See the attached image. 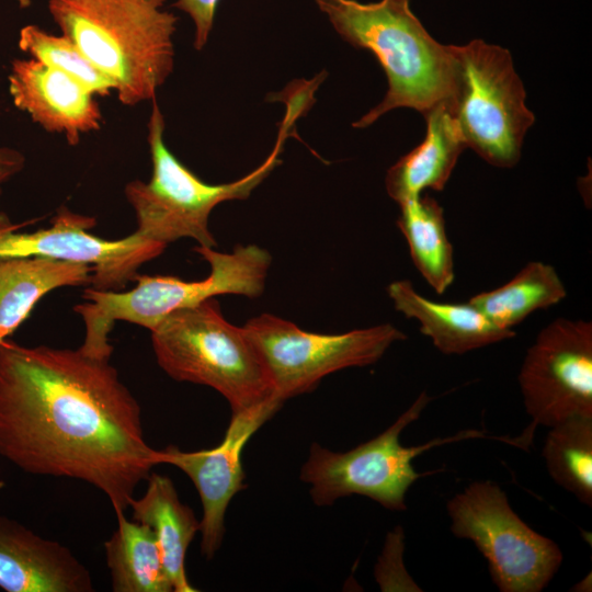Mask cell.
<instances>
[{
  "instance_id": "cell-14",
  "label": "cell",
  "mask_w": 592,
  "mask_h": 592,
  "mask_svg": "<svg viewBox=\"0 0 592 592\" xmlns=\"http://www.w3.org/2000/svg\"><path fill=\"white\" fill-rule=\"evenodd\" d=\"M8 80L14 105L47 132L64 134L70 145L100 129L94 94L69 75L34 58L14 59Z\"/></svg>"
},
{
  "instance_id": "cell-11",
  "label": "cell",
  "mask_w": 592,
  "mask_h": 592,
  "mask_svg": "<svg viewBox=\"0 0 592 592\" xmlns=\"http://www.w3.org/2000/svg\"><path fill=\"white\" fill-rule=\"evenodd\" d=\"M517 380L531 423L508 444L527 448L539 425L592 418V323L550 321L527 349Z\"/></svg>"
},
{
  "instance_id": "cell-21",
  "label": "cell",
  "mask_w": 592,
  "mask_h": 592,
  "mask_svg": "<svg viewBox=\"0 0 592 592\" xmlns=\"http://www.w3.org/2000/svg\"><path fill=\"white\" fill-rule=\"evenodd\" d=\"M399 207L397 226L414 266L435 293L443 294L454 282L455 270L442 206L421 194L399 203Z\"/></svg>"
},
{
  "instance_id": "cell-8",
  "label": "cell",
  "mask_w": 592,
  "mask_h": 592,
  "mask_svg": "<svg viewBox=\"0 0 592 592\" xmlns=\"http://www.w3.org/2000/svg\"><path fill=\"white\" fill-rule=\"evenodd\" d=\"M432 399L422 391L390 426L348 452L335 453L312 443L300 479L310 485L314 503L330 505L339 498L360 494L378 502L385 509L405 511L409 488L417 479L431 474L418 473L413 468L414 458L444 444L487 437L485 432L465 430L415 446L401 445V432L419 419Z\"/></svg>"
},
{
  "instance_id": "cell-5",
  "label": "cell",
  "mask_w": 592,
  "mask_h": 592,
  "mask_svg": "<svg viewBox=\"0 0 592 592\" xmlns=\"http://www.w3.org/2000/svg\"><path fill=\"white\" fill-rule=\"evenodd\" d=\"M150 332L163 372L179 382L214 388L232 413L278 399L258 348L243 327L224 318L215 298L171 312Z\"/></svg>"
},
{
  "instance_id": "cell-15",
  "label": "cell",
  "mask_w": 592,
  "mask_h": 592,
  "mask_svg": "<svg viewBox=\"0 0 592 592\" xmlns=\"http://www.w3.org/2000/svg\"><path fill=\"white\" fill-rule=\"evenodd\" d=\"M0 589L5 592H93L89 569L59 542L0 515Z\"/></svg>"
},
{
  "instance_id": "cell-13",
  "label": "cell",
  "mask_w": 592,
  "mask_h": 592,
  "mask_svg": "<svg viewBox=\"0 0 592 592\" xmlns=\"http://www.w3.org/2000/svg\"><path fill=\"white\" fill-rule=\"evenodd\" d=\"M272 399L254 408L232 413L219 445L196 452H184L174 445L159 449V462L182 470L194 483L203 506L200 521L201 551L213 558L225 534L227 508L239 491L246 488L241 463L242 451L250 437L282 406Z\"/></svg>"
},
{
  "instance_id": "cell-9",
  "label": "cell",
  "mask_w": 592,
  "mask_h": 592,
  "mask_svg": "<svg viewBox=\"0 0 592 592\" xmlns=\"http://www.w3.org/2000/svg\"><path fill=\"white\" fill-rule=\"evenodd\" d=\"M446 511L454 536L475 544L501 592H540L562 563L559 546L528 526L493 481L469 483Z\"/></svg>"
},
{
  "instance_id": "cell-22",
  "label": "cell",
  "mask_w": 592,
  "mask_h": 592,
  "mask_svg": "<svg viewBox=\"0 0 592 592\" xmlns=\"http://www.w3.org/2000/svg\"><path fill=\"white\" fill-rule=\"evenodd\" d=\"M566 296L565 284L555 267L532 261L505 284L476 294L468 303L497 327L512 330L534 311L555 306Z\"/></svg>"
},
{
  "instance_id": "cell-7",
  "label": "cell",
  "mask_w": 592,
  "mask_h": 592,
  "mask_svg": "<svg viewBox=\"0 0 592 592\" xmlns=\"http://www.w3.org/2000/svg\"><path fill=\"white\" fill-rule=\"evenodd\" d=\"M448 49L454 77L446 103L466 147L492 166H515L535 116L510 52L482 39Z\"/></svg>"
},
{
  "instance_id": "cell-18",
  "label": "cell",
  "mask_w": 592,
  "mask_h": 592,
  "mask_svg": "<svg viewBox=\"0 0 592 592\" xmlns=\"http://www.w3.org/2000/svg\"><path fill=\"white\" fill-rule=\"evenodd\" d=\"M91 266L44 257L0 258V344L50 291L91 284Z\"/></svg>"
},
{
  "instance_id": "cell-26",
  "label": "cell",
  "mask_w": 592,
  "mask_h": 592,
  "mask_svg": "<svg viewBox=\"0 0 592 592\" xmlns=\"http://www.w3.org/2000/svg\"><path fill=\"white\" fill-rule=\"evenodd\" d=\"M25 164L22 152L9 147H0V194L2 185L18 174Z\"/></svg>"
},
{
  "instance_id": "cell-17",
  "label": "cell",
  "mask_w": 592,
  "mask_h": 592,
  "mask_svg": "<svg viewBox=\"0 0 592 592\" xmlns=\"http://www.w3.org/2000/svg\"><path fill=\"white\" fill-rule=\"evenodd\" d=\"M423 116L426 122L423 141L392 164L385 178L386 191L398 204L428 189L442 191L467 148L446 102Z\"/></svg>"
},
{
  "instance_id": "cell-12",
  "label": "cell",
  "mask_w": 592,
  "mask_h": 592,
  "mask_svg": "<svg viewBox=\"0 0 592 592\" xmlns=\"http://www.w3.org/2000/svg\"><path fill=\"white\" fill-rule=\"evenodd\" d=\"M95 219L60 208L49 228L19 232L0 212V258L44 257L91 266V287L119 291L134 281L137 270L159 257L166 244L136 232L119 240H105L91 232Z\"/></svg>"
},
{
  "instance_id": "cell-6",
  "label": "cell",
  "mask_w": 592,
  "mask_h": 592,
  "mask_svg": "<svg viewBox=\"0 0 592 592\" xmlns=\"http://www.w3.org/2000/svg\"><path fill=\"white\" fill-rule=\"evenodd\" d=\"M292 126L286 117L272 152L258 168L234 182L209 184L166 146L164 118L153 99L148 122L152 174L148 182L133 180L125 186L126 198L136 215L135 232L166 246L180 238H192L198 246L215 248L217 243L208 227L212 210L223 202L250 196L280 164L284 139Z\"/></svg>"
},
{
  "instance_id": "cell-20",
  "label": "cell",
  "mask_w": 592,
  "mask_h": 592,
  "mask_svg": "<svg viewBox=\"0 0 592 592\" xmlns=\"http://www.w3.org/2000/svg\"><path fill=\"white\" fill-rule=\"evenodd\" d=\"M117 528L104 543L114 592H172L161 550L146 524L116 514Z\"/></svg>"
},
{
  "instance_id": "cell-2",
  "label": "cell",
  "mask_w": 592,
  "mask_h": 592,
  "mask_svg": "<svg viewBox=\"0 0 592 592\" xmlns=\"http://www.w3.org/2000/svg\"><path fill=\"white\" fill-rule=\"evenodd\" d=\"M334 31L350 45L371 52L385 71L384 99L358 121L365 128L387 112L408 107L423 115L453 92L448 45L434 39L410 9V0H315Z\"/></svg>"
},
{
  "instance_id": "cell-10",
  "label": "cell",
  "mask_w": 592,
  "mask_h": 592,
  "mask_svg": "<svg viewBox=\"0 0 592 592\" xmlns=\"http://www.w3.org/2000/svg\"><path fill=\"white\" fill-rule=\"evenodd\" d=\"M243 328L261 353L275 396L283 402L314 390L331 373L377 362L395 342L407 339L391 323L321 334L271 314L250 319Z\"/></svg>"
},
{
  "instance_id": "cell-4",
  "label": "cell",
  "mask_w": 592,
  "mask_h": 592,
  "mask_svg": "<svg viewBox=\"0 0 592 592\" xmlns=\"http://www.w3.org/2000/svg\"><path fill=\"white\" fill-rule=\"evenodd\" d=\"M210 265L201 281L186 282L174 276L137 274L129 291L88 287L83 304L73 310L82 318L86 334L81 352L94 358L110 360L113 346L109 335L116 320L153 330L171 312L200 305L218 295L234 294L249 298L261 296L272 262L270 252L257 244H238L232 252L197 246L193 249Z\"/></svg>"
},
{
  "instance_id": "cell-1",
  "label": "cell",
  "mask_w": 592,
  "mask_h": 592,
  "mask_svg": "<svg viewBox=\"0 0 592 592\" xmlns=\"http://www.w3.org/2000/svg\"><path fill=\"white\" fill-rule=\"evenodd\" d=\"M0 456L31 475L95 487L115 514L160 465L110 360L9 339L0 344Z\"/></svg>"
},
{
  "instance_id": "cell-23",
  "label": "cell",
  "mask_w": 592,
  "mask_h": 592,
  "mask_svg": "<svg viewBox=\"0 0 592 592\" xmlns=\"http://www.w3.org/2000/svg\"><path fill=\"white\" fill-rule=\"evenodd\" d=\"M542 456L550 478L592 506V418L573 417L549 428Z\"/></svg>"
},
{
  "instance_id": "cell-24",
  "label": "cell",
  "mask_w": 592,
  "mask_h": 592,
  "mask_svg": "<svg viewBox=\"0 0 592 592\" xmlns=\"http://www.w3.org/2000/svg\"><path fill=\"white\" fill-rule=\"evenodd\" d=\"M19 47L32 58L78 80L93 94L106 95L115 90L114 82L65 35L56 36L30 24L20 31Z\"/></svg>"
},
{
  "instance_id": "cell-25",
  "label": "cell",
  "mask_w": 592,
  "mask_h": 592,
  "mask_svg": "<svg viewBox=\"0 0 592 592\" xmlns=\"http://www.w3.org/2000/svg\"><path fill=\"white\" fill-rule=\"evenodd\" d=\"M219 0H177L172 7L185 12L195 26L194 47L201 50L213 29Z\"/></svg>"
},
{
  "instance_id": "cell-3",
  "label": "cell",
  "mask_w": 592,
  "mask_h": 592,
  "mask_svg": "<svg viewBox=\"0 0 592 592\" xmlns=\"http://www.w3.org/2000/svg\"><path fill=\"white\" fill-rule=\"evenodd\" d=\"M166 0H48L55 23L115 86L118 100H153L174 66L178 16Z\"/></svg>"
},
{
  "instance_id": "cell-16",
  "label": "cell",
  "mask_w": 592,
  "mask_h": 592,
  "mask_svg": "<svg viewBox=\"0 0 592 592\" xmlns=\"http://www.w3.org/2000/svg\"><path fill=\"white\" fill-rule=\"evenodd\" d=\"M387 293L397 311L415 319L420 332L444 354H464L516 335L492 323L470 303L431 300L419 294L408 280L394 281Z\"/></svg>"
},
{
  "instance_id": "cell-19",
  "label": "cell",
  "mask_w": 592,
  "mask_h": 592,
  "mask_svg": "<svg viewBox=\"0 0 592 592\" xmlns=\"http://www.w3.org/2000/svg\"><path fill=\"white\" fill-rule=\"evenodd\" d=\"M146 480L145 493L129 503L132 520L148 525L156 534L173 592H195L197 589L189 582L184 562L186 550L200 531V521L180 501L169 477L151 471Z\"/></svg>"
}]
</instances>
